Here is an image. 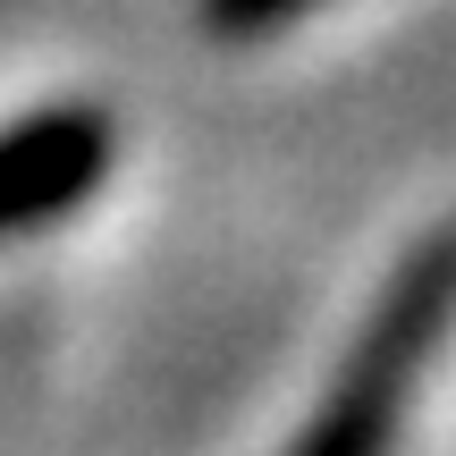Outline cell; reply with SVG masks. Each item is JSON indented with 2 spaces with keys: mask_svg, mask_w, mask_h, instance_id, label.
I'll return each mask as SVG.
<instances>
[{
  "mask_svg": "<svg viewBox=\"0 0 456 456\" xmlns=\"http://www.w3.org/2000/svg\"><path fill=\"white\" fill-rule=\"evenodd\" d=\"M448 330H456V228L406 245V262L372 296V313H363V330L346 346L338 380H330L322 414L296 431V448L305 456H372V448H389L406 406H414V389H423V372L440 363Z\"/></svg>",
  "mask_w": 456,
  "mask_h": 456,
  "instance_id": "obj_1",
  "label": "cell"
},
{
  "mask_svg": "<svg viewBox=\"0 0 456 456\" xmlns=\"http://www.w3.org/2000/svg\"><path fill=\"white\" fill-rule=\"evenodd\" d=\"M322 0H195V17L212 34H228V43H254V34H279L296 26V17H313Z\"/></svg>",
  "mask_w": 456,
  "mask_h": 456,
  "instance_id": "obj_3",
  "label": "cell"
},
{
  "mask_svg": "<svg viewBox=\"0 0 456 456\" xmlns=\"http://www.w3.org/2000/svg\"><path fill=\"white\" fill-rule=\"evenodd\" d=\"M110 161H118V127L102 102H51V110L9 118L0 127V237H34L77 203H94Z\"/></svg>",
  "mask_w": 456,
  "mask_h": 456,
  "instance_id": "obj_2",
  "label": "cell"
}]
</instances>
